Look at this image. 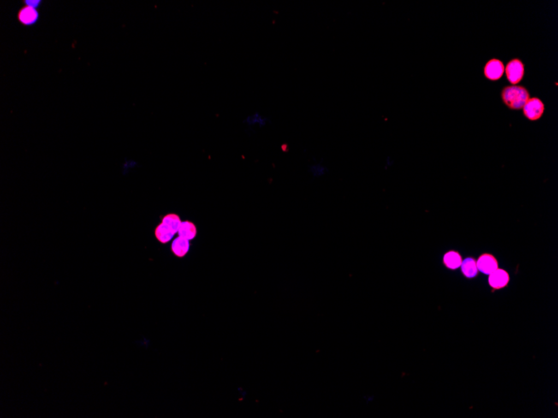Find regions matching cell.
Returning <instances> with one entry per match:
<instances>
[{
  "instance_id": "obj_1",
  "label": "cell",
  "mask_w": 558,
  "mask_h": 418,
  "mask_svg": "<svg viewBox=\"0 0 558 418\" xmlns=\"http://www.w3.org/2000/svg\"><path fill=\"white\" fill-rule=\"evenodd\" d=\"M504 104L511 109L519 110L523 109L525 103L530 98L527 90L523 86L511 85L504 88L501 92Z\"/></svg>"
},
{
  "instance_id": "obj_2",
  "label": "cell",
  "mask_w": 558,
  "mask_h": 418,
  "mask_svg": "<svg viewBox=\"0 0 558 418\" xmlns=\"http://www.w3.org/2000/svg\"><path fill=\"white\" fill-rule=\"evenodd\" d=\"M544 110V104L538 98H529L523 107L524 115L530 121L539 120L543 115Z\"/></svg>"
},
{
  "instance_id": "obj_3",
  "label": "cell",
  "mask_w": 558,
  "mask_h": 418,
  "mask_svg": "<svg viewBox=\"0 0 558 418\" xmlns=\"http://www.w3.org/2000/svg\"><path fill=\"white\" fill-rule=\"evenodd\" d=\"M505 71H506V77H507L510 83H512V85H517V83L520 82L521 80L523 79V76H524V72H525V68H524V64L520 60L515 59V60L510 61L508 64L506 65V68H505Z\"/></svg>"
},
{
  "instance_id": "obj_4",
  "label": "cell",
  "mask_w": 558,
  "mask_h": 418,
  "mask_svg": "<svg viewBox=\"0 0 558 418\" xmlns=\"http://www.w3.org/2000/svg\"><path fill=\"white\" fill-rule=\"evenodd\" d=\"M476 265L480 272L485 275H490L497 270L498 261L493 255L485 253L481 255L476 260Z\"/></svg>"
},
{
  "instance_id": "obj_5",
  "label": "cell",
  "mask_w": 558,
  "mask_h": 418,
  "mask_svg": "<svg viewBox=\"0 0 558 418\" xmlns=\"http://www.w3.org/2000/svg\"><path fill=\"white\" fill-rule=\"evenodd\" d=\"M510 282V276L507 271L504 269L495 270L494 272L489 275L488 282L490 287L494 290H500L507 287Z\"/></svg>"
},
{
  "instance_id": "obj_6",
  "label": "cell",
  "mask_w": 558,
  "mask_h": 418,
  "mask_svg": "<svg viewBox=\"0 0 558 418\" xmlns=\"http://www.w3.org/2000/svg\"><path fill=\"white\" fill-rule=\"evenodd\" d=\"M505 71V66L501 61L493 59L487 62L485 66V76L490 80H498L501 79Z\"/></svg>"
},
{
  "instance_id": "obj_7",
  "label": "cell",
  "mask_w": 558,
  "mask_h": 418,
  "mask_svg": "<svg viewBox=\"0 0 558 418\" xmlns=\"http://www.w3.org/2000/svg\"><path fill=\"white\" fill-rule=\"evenodd\" d=\"M19 22L26 26L35 25L38 19V12L36 8L26 6L20 9L18 14Z\"/></svg>"
},
{
  "instance_id": "obj_8",
  "label": "cell",
  "mask_w": 558,
  "mask_h": 418,
  "mask_svg": "<svg viewBox=\"0 0 558 418\" xmlns=\"http://www.w3.org/2000/svg\"><path fill=\"white\" fill-rule=\"evenodd\" d=\"M172 252L175 257L178 258H183L186 257L190 251V242L181 236H178L173 241L171 246Z\"/></svg>"
},
{
  "instance_id": "obj_9",
  "label": "cell",
  "mask_w": 558,
  "mask_h": 418,
  "mask_svg": "<svg viewBox=\"0 0 558 418\" xmlns=\"http://www.w3.org/2000/svg\"><path fill=\"white\" fill-rule=\"evenodd\" d=\"M175 233L173 231L170 227L167 226L164 223L159 224L155 229V236L156 240L162 244H167L173 240V236Z\"/></svg>"
},
{
  "instance_id": "obj_10",
  "label": "cell",
  "mask_w": 558,
  "mask_h": 418,
  "mask_svg": "<svg viewBox=\"0 0 558 418\" xmlns=\"http://www.w3.org/2000/svg\"><path fill=\"white\" fill-rule=\"evenodd\" d=\"M177 234L179 236H181L186 240L192 241L197 236V226L193 222H189V221L182 222L181 225L179 227V229H178Z\"/></svg>"
},
{
  "instance_id": "obj_11",
  "label": "cell",
  "mask_w": 558,
  "mask_h": 418,
  "mask_svg": "<svg viewBox=\"0 0 558 418\" xmlns=\"http://www.w3.org/2000/svg\"><path fill=\"white\" fill-rule=\"evenodd\" d=\"M444 265L450 270H457L460 267L462 263V257L460 253L455 251H450L444 256Z\"/></svg>"
},
{
  "instance_id": "obj_12",
  "label": "cell",
  "mask_w": 558,
  "mask_h": 418,
  "mask_svg": "<svg viewBox=\"0 0 558 418\" xmlns=\"http://www.w3.org/2000/svg\"><path fill=\"white\" fill-rule=\"evenodd\" d=\"M460 268H461L463 275L466 278H475L478 275L476 260L473 257H467V258H465V260H462Z\"/></svg>"
},
{
  "instance_id": "obj_13",
  "label": "cell",
  "mask_w": 558,
  "mask_h": 418,
  "mask_svg": "<svg viewBox=\"0 0 558 418\" xmlns=\"http://www.w3.org/2000/svg\"><path fill=\"white\" fill-rule=\"evenodd\" d=\"M245 123L247 126H258V127H264L267 126L268 123V118L262 115L259 112L252 113V115H248L247 117L245 119Z\"/></svg>"
},
{
  "instance_id": "obj_14",
  "label": "cell",
  "mask_w": 558,
  "mask_h": 418,
  "mask_svg": "<svg viewBox=\"0 0 558 418\" xmlns=\"http://www.w3.org/2000/svg\"><path fill=\"white\" fill-rule=\"evenodd\" d=\"M162 223L167 225L175 233H177L178 229L181 224V220L180 216L176 214H167L162 219Z\"/></svg>"
},
{
  "instance_id": "obj_15",
  "label": "cell",
  "mask_w": 558,
  "mask_h": 418,
  "mask_svg": "<svg viewBox=\"0 0 558 418\" xmlns=\"http://www.w3.org/2000/svg\"><path fill=\"white\" fill-rule=\"evenodd\" d=\"M310 171L314 178L323 177L328 173V168L321 163L314 164L310 166Z\"/></svg>"
},
{
  "instance_id": "obj_16",
  "label": "cell",
  "mask_w": 558,
  "mask_h": 418,
  "mask_svg": "<svg viewBox=\"0 0 558 418\" xmlns=\"http://www.w3.org/2000/svg\"><path fill=\"white\" fill-rule=\"evenodd\" d=\"M25 3H26L27 6H31L32 8H37V7L40 3V1H26Z\"/></svg>"
}]
</instances>
